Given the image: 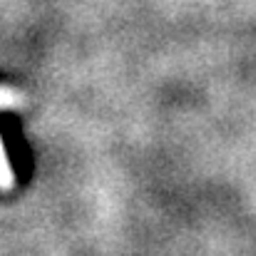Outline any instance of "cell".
Returning a JSON list of instances; mask_svg holds the SVG:
<instances>
[{
    "label": "cell",
    "instance_id": "6da1fadb",
    "mask_svg": "<svg viewBox=\"0 0 256 256\" xmlns=\"http://www.w3.org/2000/svg\"><path fill=\"white\" fill-rule=\"evenodd\" d=\"M5 174H8V170H5V162H2V150H0V179L5 182Z\"/></svg>",
    "mask_w": 256,
    "mask_h": 256
}]
</instances>
